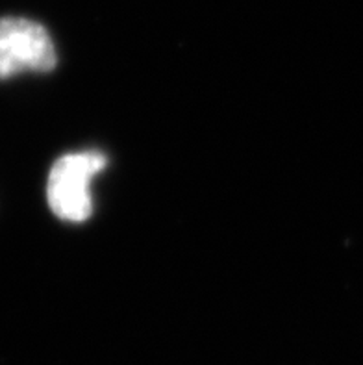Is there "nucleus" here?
<instances>
[{"instance_id":"2","label":"nucleus","mask_w":363,"mask_h":365,"mask_svg":"<svg viewBox=\"0 0 363 365\" xmlns=\"http://www.w3.org/2000/svg\"><path fill=\"white\" fill-rule=\"evenodd\" d=\"M56 63L54 43L41 24L23 17H0V80L26 71L46 73Z\"/></svg>"},{"instance_id":"1","label":"nucleus","mask_w":363,"mask_h":365,"mask_svg":"<svg viewBox=\"0 0 363 365\" xmlns=\"http://www.w3.org/2000/svg\"><path fill=\"white\" fill-rule=\"evenodd\" d=\"M106 163V156L97 150L61 156L51 169L46 185V197L52 212L71 222L89 219L93 212L89 185Z\"/></svg>"}]
</instances>
